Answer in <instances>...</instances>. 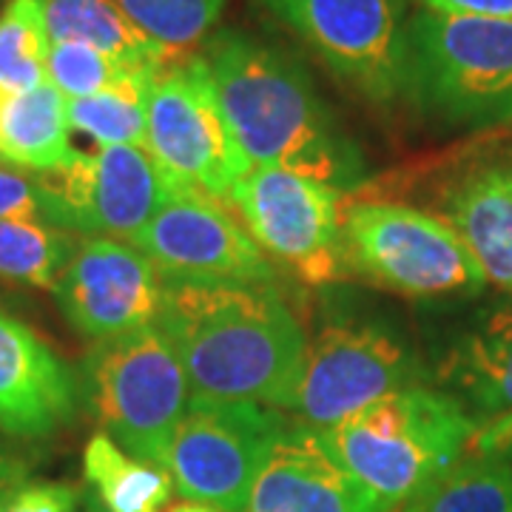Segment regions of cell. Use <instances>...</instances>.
Segmentation results:
<instances>
[{
    "mask_svg": "<svg viewBox=\"0 0 512 512\" xmlns=\"http://www.w3.org/2000/svg\"><path fill=\"white\" fill-rule=\"evenodd\" d=\"M157 328L183 365L191 399L282 410L308 356L299 319L268 285L165 279Z\"/></svg>",
    "mask_w": 512,
    "mask_h": 512,
    "instance_id": "1",
    "label": "cell"
},
{
    "mask_svg": "<svg viewBox=\"0 0 512 512\" xmlns=\"http://www.w3.org/2000/svg\"><path fill=\"white\" fill-rule=\"evenodd\" d=\"M205 63L234 140L251 165H282L339 188L365 185V157L336 123L311 74L288 52L239 29L208 37Z\"/></svg>",
    "mask_w": 512,
    "mask_h": 512,
    "instance_id": "2",
    "label": "cell"
},
{
    "mask_svg": "<svg viewBox=\"0 0 512 512\" xmlns=\"http://www.w3.org/2000/svg\"><path fill=\"white\" fill-rule=\"evenodd\" d=\"M476 430L450 393L410 384L319 433L384 512H399L467 456Z\"/></svg>",
    "mask_w": 512,
    "mask_h": 512,
    "instance_id": "3",
    "label": "cell"
},
{
    "mask_svg": "<svg viewBox=\"0 0 512 512\" xmlns=\"http://www.w3.org/2000/svg\"><path fill=\"white\" fill-rule=\"evenodd\" d=\"M404 94L447 126L512 123V18L416 12L407 23Z\"/></svg>",
    "mask_w": 512,
    "mask_h": 512,
    "instance_id": "4",
    "label": "cell"
},
{
    "mask_svg": "<svg viewBox=\"0 0 512 512\" xmlns=\"http://www.w3.org/2000/svg\"><path fill=\"white\" fill-rule=\"evenodd\" d=\"M342 251L348 271L370 285L419 302L467 299L487 285L473 254L436 214L376 197L342 211Z\"/></svg>",
    "mask_w": 512,
    "mask_h": 512,
    "instance_id": "5",
    "label": "cell"
},
{
    "mask_svg": "<svg viewBox=\"0 0 512 512\" xmlns=\"http://www.w3.org/2000/svg\"><path fill=\"white\" fill-rule=\"evenodd\" d=\"M83 399L106 436L134 458L163 467L191 387L177 353L154 325L94 342L83 362Z\"/></svg>",
    "mask_w": 512,
    "mask_h": 512,
    "instance_id": "6",
    "label": "cell"
},
{
    "mask_svg": "<svg viewBox=\"0 0 512 512\" xmlns=\"http://www.w3.org/2000/svg\"><path fill=\"white\" fill-rule=\"evenodd\" d=\"M146 151L174 183L231 205L251 160L234 140L205 57L165 63L146 100Z\"/></svg>",
    "mask_w": 512,
    "mask_h": 512,
    "instance_id": "7",
    "label": "cell"
},
{
    "mask_svg": "<svg viewBox=\"0 0 512 512\" xmlns=\"http://www.w3.org/2000/svg\"><path fill=\"white\" fill-rule=\"evenodd\" d=\"M419 379V359L393 325L362 316L336 319L308 345L299 384L282 413L302 427L328 430Z\"/></svg>",
    "mask_w": 512,
    "mask_h": 512,
    "instance_id": "8",
    "label": "cell"
},
{
    "mask_svg": "<svg viewBox=\"0 0 512 512\" xmlns=\"http://www.w3.org/2000/svg\"><path fill=\"white\" fill-rule=\"evenodd\" d=\"M311 46L328 72L376 106L404 94V0H256Z\"/></svg>",
    "mask_w": 512,
    "mask_h": 512,
    "instance_id": "9",
    "label": "cell"
},
{
    "mask_svg": "<svg viewBox=\"0 0 512 512\" xmlns=\"http://www.w3.org/2000/svg\"><path fill=\"white\" fill-rule=\"evenodd\" d=\"M345 194L282 165H251L231 194V208L262 251L285 262L308 285L348 276L342 251Z\"/></svg>",
    "mask_w": 512,
    "mask_h": 512,
    "instance_id": "10",
    "label": "cell"
},
{
    "mask_svg": "<svg viewBox=\"0 0 512 512\" xmlns=\"http://www.w3.org/2000/svg\"><path fill=\"white\" fill-rule=\"evenodd\" d=\"M285 424V413L268 404L188 399L163 467L188 501L245 512L262 458Z\"/></svg>",
    "mask_w": 512,
    "mask_h": 512,
    "instance_id": "11",
    "label": "cell"
},
{
    "mask_svg": "<svg viewBox=\"0 0 512 512\" xmlns=\"http://www.w3.org/2000/svg\"><path fill=\"white\" fill-rule=\"evenodd\" d=\"M37 177L43 188V222L72 234L123 239L131 245L180 185L140 146L77 151L60 171Z\"/></svg>",
    "mask_w": 512,
    "mask_h": 512,
    "instance_id": "12",
    "label": "cell"
},
{
    "mask_svg": "<svg viewBox=\"0 0 512 512\" xmlns=\"http://www.w3.org/2000/svg\"><path fill=\"white\" fill-rule=\"evenodd\" d=\"M165 279L274 285L276 268L225 205L177 185L134 242Z\"/></svg>",
    "mask_w": 512,
    "mask_h": 512,
    "instance_id": "13",
    "label": "cell"
},
{
    "mask_svg": "<svg viewBox=\"0 0 512 512\" xmlns=\"http://www.w3.org/2000/svg\"><path fill=\"white\" fill-rule=\"evenodd\" d=\"M163 288L165 276L137 245L83 237L52 293L69 325L100 342L154 328L163 311Z\"/></svg>",
    "mask_w": 512,
    "mask_h": 512,
    "instance_id": "14",
    "label": "cell"
},
{
    "mask_svg": "<svg viewBox=\"0 0 512 512\" xmlns=\"http://www.w3.org/2000/svg\"><path fill=\"white\" fill-rule=\"evenodd\" d=\"M83 387L72 367L18 316L0 311V433L40 441L69 427Z\"/></svg>",
    "mask_w": 512,
    "mask_h": 512,
    "instance_id": "15",
    "label": "cell"
},
{
    "mask_svg": "<svg viewBox=\"0 0 512 512\" xmlns=\"http://www.w3.org/2000/svg\"><path fill=\"white\" fill-rule=\"evenodd\" d=\"M245 512H384L319 430L288 421L271 441Z\"/></svg>",
    "mask_w": 512,
    "mask_h": 512,
    "instance_id": "16",
    "label": "cell"
},
{
    "mask_svg": "<svg viewBox=\"0 0 512 512\" xmlns=\"http://www.w3.org/2000/svg\"><path fill=\"white\" fill-rule=\"evenodd\" d=\"M436 217L456 231L487 282L512 293V163L461 168L441 185Z\"/></svg>",
    "mask_w": 512,
    "mask_h": 512,
    "instance_id": "17",
    "label": "cell"
},
{
    "mask_svg": "<svg viewBox=\"0 0 512 512\" xmlns=\"http://www.w3.org/2000/svg\"><path fill=\"white\" fill-rule=\"evenodd\" d=\"M439 379L478 427L512 416V302L487 311L458 336L439 365Z\"/></svg>",
    "mask_w": 512,
    "mask_h": 512,
    "instance_id": "18",
    "label": "cell"
},
{
    "mask_svg": "<svg viewBox=\"0 0 512 512\" xmlns=\"http://www.w3.org/2000/svg\"><path fill=\"white\" fill-rule=\"evenodd\" d=\"M66 97L52 83L29 92L0 89V163L35 174L60 171L74 160Z\"/></svg>",
    "mask_w": 512,
    "mask_h": 512,
    "instance_id": "19",
    "label": "cell"
},
{
    "mask_svg": "<svg viewBox=\"0 0 512 512\" xmlns=\"http://www.w3.org/2000/svg\"><path fill=\"white\" fill-rule=\"evenodd\" d=\"M49 43H86L128 66L163 69L174 52L143 35L114 0H37Z\"/></svg>",
    "mask_w": 512,
    "mask_h": 512,
    "instance_id": "20",
    "label": "cell"
},
{
    "mask_svg": "<svg viewBox=\"0 0 512 512\" xmlns=\"http://www.w3.org/2000/svg\"><path fill=\"white\" fill-rule=\"evenodd\" d=\"M83 476L103 512H163L174 493V478L165 467L134 458L106 433L86 444Z\"/></svg>",
    "mask_w": 512,
    "mask_h": 512,
    "instance_id": "21",
    "label": "cell"
},
{
    "mask_svg": "<svg viewBox=\"0 0 512 512\" xmlns=\"http://www.w3.org/2000/svg\"><path fill=\"white\" fill-rule=\"evenodd\" d=\"M399 512H512V464L467 453Z\"/></svg>",
    "mask_w": 512,
    "mask_h": 512,
    "instance_id": "22",
    "label": "cell"
},
{
    "mask_svg": "<svg viewBox=\"0 0 512 512\" xmlns=\"http://www.w3.org/2000/svg\"><path fill=\"white\" fill-rule=\"evenodd\" d=\"M157 72L160 69H137L106 92L66 100L69 126L94 137L100 146L146 148V100Z\"/></svg>",
    "mask_w": 512,
    "mask_h": 512,
    "instance_id": "23",
    "label": "cell"
},
{
    "mask_svg": "<svg viewBox=\"0 0 512 512\" xmlns=\"http://www.w3.org/2000/svg\"><path fill=\"white\" fill-rule=\"evenodd\" d=\"M77 242V234L49 222L0 220V279L52 291Z\"/></svg>",
    "mask_w": 512,
    "mask_h": 512,
    "instance_id": "24",
    "label": "cell"
},
{
    "mask_svg": "<svg viewBox=\"0 0 512 512\" xmlns=\"http://www.w3.org/2000/svg\"><path fill=\"white\" fill-rule=\"evenodd\" d=\"M49 35L37 0H9L0 12V89L29 92L46 80Z\"/></svg>",
    "mask_w": 512,
    "mask_h": 512,
    "instance_id": "25",
    "label": "cell"
},
{
    "mask_svg": "<svg viewBox=\"0 0 512 512\" xmlns=\"http://www.w3.org/2000/svg\"><path fill=\"white\" fill-rule=\"evenodd\" d=\"M114 3L143 35L174 55L211 35L225 9V0H114Z\"/></svg>",
    "mask_w": 512,
    "mask_h": 512,
    "instance_id": "26",
    "label": "cell"
},
{
    "mask_svg": "<svg viewBox=\"0 0 512 512\" xmlns=\"http://www.w3.org/2000/svg\"><path fill=\"white\" fill-rule=\"evenodd\" d=\"M137 69H148V66H128L86 43H49V55H46V80L66 100L106 92L111 86L123 83Z\"/></svg>",
    "mask_w": 512,
    "mask_h": 512,
    "instance_id": "27",
    "label": "cell"
},
{
    "mask_svg": "<svg viewBox=\"0 0 512 512\" xmlns=\"http://www.w3.org/2000/svg\"><path fill=\"white\" fill-rule=\"evenodd\" d=\"M0 512H77V490L57 481H20L0 495Z\"/></svg>",
    "mask_w": 512,
    "mask_h": 512,
    "instance_id": "28",
    "label": "cell"
},
{
    "mask_svg": "<svg viewBox=\"0 0 512 512\" xmlns=\"http://www.w3.org/2000/svg\"><path fill=\"white\" fill-rule=\"evenodd\" d=\"M0 220L43 222L40 177L23 174L15 165L0 163Z\"/></svg>",
    "mask_w": 512,
    "mask_h": 512,
    "instance_id": "29",
    "label": "cell"
},
{
    "mask_svg": "<svg viewBox=\"0 0 512 512\" xmlns=\"http://www.w3.org/2000/svg\"><path fill=\"white\" fill-rule=\"evenodd\" d=\"M470 456H490L512 464V416L481 424L467 447Z\"/></svg>",
    "mask_w": 512,
    "mask_h": 512,
    "instance_id": "30",
    "label": "cell"
},
{
    "mask_svg": "<svg viewBox=\"0 0 512 512\" xmlns=\"http://www.w3.org/2000/svg\"><path fill=\"white\" fill-rule=\"evenodd\" d=\"M427 9L444 15H478V18H512V0H421Z\"/></svg>",
    "mask_w": 512,
    "mask_h": 512,
    "instance_id": "31",
    "label": "cell"
},
{
    "mask_svg": "<svg viewBox=\"0 0 512 512\" xmlns=\"http://www.w3.org/2000/svg\"><path fill=\"white\" fill-rule=\"evenodd\" d=\"M29 470H32L29 458H23L12 447H6V444H0V495L6 493V490H12L20 481H26Z\"/></svg>",
    "mask_w": 512,
    "mask_h": 512,
    "instance_id": "32",
    "label": "cell"
},
{
    "mask_svg": "<svg viewBox=\"0 0 512 512\" xmlns=\"http://www.w3.org/2000/svg\"><path fill=\"white\" fill-rule=\"evenodd\" d=\"M165 512H222L217 507H208V504H200V501H183V504H174Z\"/></svg>",
    "mask_w": 512,
    "mask_h": 512,
    "instance_id": "33",
    "label": "cell"
},
{
    "mask_svg": "<svg viewBox=\"0 0 512 512\" xmlns=\"http://www.w3.org/2000/svg\"><path fill=\"white\" fill-rule=\"evenodd\" d=\"M89 512H103V510H100V507H92V510H89Z\"/></svg>",
    "mask_w": 512,
    "mask_h": 512,
    "instance_id": "34",
    "label": "cell"
}]
</instances>
